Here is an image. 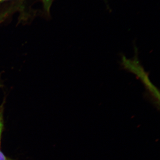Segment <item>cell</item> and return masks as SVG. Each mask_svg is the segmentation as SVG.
Listing matches in <instances>:
<instances>
[{"label":"cell","mask_w":160,"mask_h":160,"mask_svg":"<svg viewBox=\"0 0 160 160\" xmlns=\"http://www.w3.org/2000/svg\"><path fill=\"white\" fill-rule=\"evenodd\" d=\"M122 66L125 69L134 73L142 82L146 88L149 92L154 105L159 108V92L150 82L149 76L140 64L138 58L134 59H127L125 57L122 58Z\"/></svg>","instance_id":"obj_1"},{"label":"cell","mask_w":160,"mask_h":160,"mask_svg":"<svg viewBox=\"0 0 160 160\" xmlns=\"http://www.w3.org/2000/svg\"><path fill=\"white\" fill-rule=\"evenodd\" d=\"M1 22H0V25H1Z\"/></svg>","instance_id":"obj_5"},{"label":"cell","mask_w":160,"mask_h":160,"mask_svg":"<svg viewBox=\"0 0 160 160\" xmlns=\"http://www.w3.org/2000/svg\"><path fill=\"white\" fill-rule=\"evenodd\" d=\"M9 0H0V3L7 2ZM42 2L44 10L47 14L49 15L53 0H42Z\"/></svg>","instance_id":"obj_3"},{"label":"cell","mask_w":160,"mask_h":160,"mask_svg":"<svg viewBox=\"0 0 160 160\" xmlns=\"http://www.w3.org/2000/svg\"><path fill=\"white\" fill-rule=\"evenodd\" d=\"M0 160H15L6 156L0 150Z\"/></svg>","instance_id":"obj_4"},{"label":"cell","mask_w":160,"mask_h":160,"mask_svg":"<svg viewBox=\"0 0 160 160\" xmlns=\"http://www.w3.org/2000/svg\"><path fill=\"white\" fill-rule=\"evenodd\" d=\"M6 95L5 94L3 98L2 102L0 105V146H1V138H2V133L4 129V112L5 109V106L6 104Z\"/></svg>","instance_id":"obj_2"}]
</instances>
